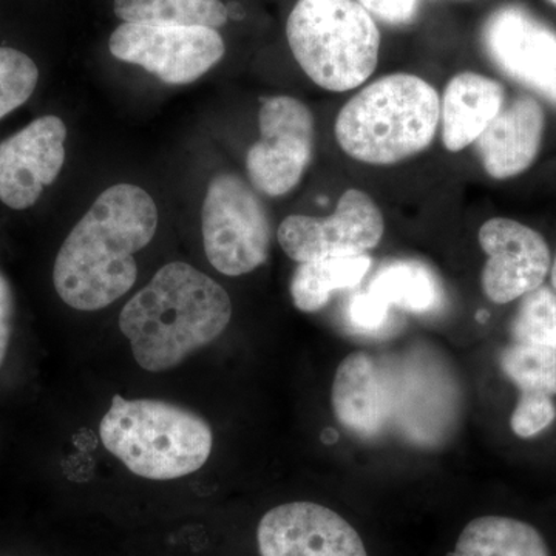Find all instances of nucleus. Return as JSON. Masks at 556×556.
<instances>
[{
	"mask_svg": "<svg viewBox=\"0 0 556 556\" xmlns=\"http://www.w3.org/2000/svg\"><path fill=\"white\" fill-rule=\"evenodd\" d=\"M156 228L159 208L144 189H105L58 252L53 283L62 302L98 311L127 294L138 277L135 254L148 247Z\"/></svg>",
	"mask_w": 556,
	"mask_h": 556,
	"instance_id": "nucleus-1",
	"label": "nucleus"
},
{
	"mask_svg": "<svg viewBox=\"0 0 556 556\" xmlns=\"http://www.w3.org/2000/svg\"><path fill=\"white\" fill-rule=\"evenodd\" d=\"M230 318L226 289L188 263L174 262L126 303L119 328L139 367L160 372L218 339Z\"/></svg>",
	"mask_w": 556,
	"mask_h": 556,
	"instance_id": "nucleus-2",
	"label": "nucleus"
},
{
	"mask_svg": "<svg viewBox=\"0 0 556 556\" xmlns=\"http://www.w3.org/2000/svg\"><path fill=\"white\" fill-rule=\"evenodd\" d=\"M441 98L419 76L394 73L358 91L340 110L336 138L351 159L390 166L430 148Z\"/></svg>",
	"mask_w": 556,
	"mask_h": 556,
	"instance_id": "nucleus-3",
	"label": "nucleus"
},
{
	"mask_svg": "<svg viewBox=\"0 0 556 556\" xmlns=\"http://www.w3.org/2000/svg\"><path fill=\"white\" fill-rule=\"evenodd\" d=\"M104 447L131 473L152 481H172L195 473L212 452V430L189 409L155 401L113 397L102 417Z\"/></svg>",
	"mask_w": 556,
	"mask_h": 556,
	"instance_id": "nucleus-4",
	"label": "nucleus"
},
{
	"mask_svg": "<svg viewBox=\"0 0 556 556\" xmlns=\"http://www.w3.org/2000/svg\"><path fill=\"white\" fill-rule=\"evenodd\" d=\"M287 38L300 67L325 90L356 89L378 67L379 28L357 0H299Z\"/></svg>",
	"mask_w": 556,
	"mask_h": 556,
	"instance_id": "nucleus-5",
	"label": "nucleus"
},
{
	"mask_svg": "<svg viewBox=\"0 0 556 556\" xmlns=\"http://www.w3.org/2000/svg\"><path fill=\"white\" fill-rule=\"evenodd\" d=\"M208 263L229 277L244 276L268 260L273 228L251 186L233 174L211 179L201 212Z\"/></svg>",
	"mask_w": 556,
	"mask_h": 556,
	"instance_id": "nucleus-6",
	"label": "nucleus"
},
{
	"mask_svg": "<svg viewBox=\"0 0 556 556\" xmlns=\"http://www.w3.org/2000/svg\"><path fill=\"white\" fill-rule=\"evenodd\" d=\"M109 49L116 60L139 65L174 86L200 79L226 51L214 28L126 22L110 36Z\"/></svg>",
	"mask_w": 556,
	"mask_h": 556,
	"instance_id": "nucleus-7",
	"label": "nucleus"
},
{
	"mask_svg": "<svg viewBox=\"0 0 556 556\" xmlns=\"http://www.w3.org/2000/svg\"><path fill=\"white\" fill-rule=\"evenodd\" d=\"M258 127L262 138L247 156L249 179L266 195H287L313 159V113L295 98H269L260 109Z\"/></svg>",
	"mask_w": 556,
	"mask_h": 556,
	"instance_id": "nucleus-8",
	"label": "nucleus"
},
{
	"mask_svg": "<svg viewBox=\"0 0 556 556\" xmlns=\"http://www.w3.org/2000/svg\"><path fill=\"white\" fill-rule=\"evenodd\" d=\"M386 223L378 204L362 190L340 197L329 217L289 215L277 230L278 243L298 263L325 257H353L378 247Z\"/></svg>",
	"mask_w": 556,
	"mask_h": 556,
	"instance_id": "nucleus-9",
	"label": "nucleus"
},
{
	"mask_svg": "<svg viewBox=\"0 0 556 556\" xmlns=\"http://www.w3.org/2000/svg\"><path fill=\"white\" fill-rule=\"evenodd\" d=\"M486 56L504 75L556 105V31L521 5H504L482 27Z\"/></svg>",
	"mask_w": 556,
	"mask_h": 556,
	"instance_id": "nucleus-10",
	"label": "nucleus"
},
{
	"mask_svg": "<svg viewBox=\"0 0 556 556\" xmlns=\"http://www.w3.org/2000/svg\"><path fill=\"white\" fill-rule=\"evenodd\" d=\"M478 237L489 255L481 281L490 302L506 305L543 287L552 255L541 233L515 219L497 217L485 222Z\"/></svg>",
	"mask_w": 556,
	"mask_h": 556,
	"instance_id": "nucleus-11",
	"label": "nucleus"
},
{
	"mask_svg": "<svg viewBox=\"0 0 556 556\" xmlns=\"http://www.w3.org/2000/svg\"><path fill=\"white\" fill-rule=\"evenodd\" d=\"M67 127L47 115L0 142V201L14 211L35 206L60 177L65 163Z\"/></svg>",
	"mask_w": 556,
	"mask_h": 556,
	"instance_id": "nucleus-12",
	"label": "nucleus"
},
{
	"mask_svg": "<svg viewBox=\"0 0 556 556\" xmlns=\"http://www.w3.org/2000/svg\"><path fill=\"white\" fill-rule=\"evenodd\" d=\"M262 556H368L356 529L331 508L288 503L260 519Z\"/></svg>",
	"mask_w": 556,
	"mask_h": 556,
	"instance_id": "nucleus-13",
	"label": "nucleus"
},
{
	"mask_svg": "<svg viewBox=\"0 0 556 556\" xmlns=\"http://www.w3.org/2000/svg\"><path fill=\"white\" fill-rule=\"evenodd\" d=\"M380 371L391 419L407 438L431 444L444 437L456 415V396L444 372L430 369L424 358L408 356L390 362L388 367L382 365Z\"/></svg>",
	"mask_w": 556,
	"mask_h": 556,
	"instance_id": "nucleus-14",
	"label": "nucleus"
},
{
	"mask_svg": "<svg viewBox=\"0 0 556 556\" xmlns=\"http://www.w3.org/2000/svg\"><path fill=\"white\" fill-rule=\"evenodd\" d=\"M544 127L546 115L535 98L518 97L504 104L475 142L486 174L507 179L529 169L540 152Z\"/></svg>",
	"mask_w": 556,
	"mask_h": 556,
	"instance_id": "nucleus-15",
	"label": "nucleus"
},
{
	"mask_svg": "<svg viewBox=\"0 0 556 556\" xmlns=\"http://www.w3.org/2000/svg\"><path fill=\"white\" fill-rule=\"evenodd\" d=\"M331 402L339 422L361 438L378 437L391 420L382 371L364 351L351 353L339 365Z\"/></svg>",
	"mask_w": 556,
	"mask_h": 556,
	"instance_id": "nucleus-16",
	"label": "nucleus"
},
{
	"mask_svg": "<svg viewBox=\"0 0 556 556\" xmlns=\"http://www.w3.org/2000/svg\"><path fill=\"white\" fill-rule=\"evenodd\" d=\"M506 104V91L495 79L464 72L450 79L441 98L439 126L450 152L475 144Z\"/></svg>",
	"mask_w": 556,
	"mask_h": 556,
	"instance_id": "nucleus-17",
	"label": "nucleus"
},
{
	"mask_svg": "<svg viewBox=\"0 0 556 556\" xmlns=\"http://www.w3.org/2000/svg\"><path fill=\"white\" fill-rule=\"evenodd\" d=\"M362 294L387 316H390L393 306L408 313L424 314L437 308L441 288L433 270L424 263L393 260L376 270Z\"/></svg>",
	"mask_w": 556,
	"mask_h": 556,
	"instance_id": "nucleus-18",
	"label": "nucleus"
},
{
	"mask_svg": "<svg viewBox=\"0 0 556 556\" xmlns=\"http://www.w3.org/2000/svg\"><path fill=\"white\" fill-rule=\"evenodd\" d=\"M447 556H551L535 527L519 519L482 517L468 522Z\"/></svg>",
	"mask_w": 556,
	"mask_h": 556,
	"instance_id": "nucleus-19",
	"label": "nucleus"
},
{
	"mask_svg": "<svg viewBox=\"0 0 556 556\" xmlns=\"http://www.w3.org/2000/svg\"><path fill=\"white\" fill-rule=\"evenodd\" d=\"M371 268L367 254L325 257L300 263L291 280V298L302 313L324 309L340 289L357 287Z\"/></svg>",
	"mask_w": 556,
	"mask_h": 556,
	"instance_id": "nucleus-20",
	"label": "nucleus"
},
{
	"mask_svg": "<svg viewBox=\"0 0 556 556\" xmlns=\"http://www.w3.org/2000/svg\"><path fill=\"white\" fill-rule=\"evenodd\" d=\"M116 16L126 24L222 28L228 7L222 0H115Z\"/></svg>",
	"mask_w": 556,
	"mask_h": 556,
	"instance_id": "nucleus-21",
	"label": "nucleus"
},
{
	"mask_svg": "<svg viewBox=\"0 0 556 556\" xmlns=\"http://www.w3.org/2000/svg\"><path fill=\"white\" fill-rule=\"evenodd\" d=\"M501 368L521 393L556 396V350L517 343L504 351Z\"/></svg>",
	"mask_w": 556,
	"mask_h": 556,
	"instance_id": "nucleus-22",
	"label": "nucleus"
},
{
	"mask_svg": "<svg viewBox=\"0 0 556 556\" xmlns=\"http://www.w3.org/2000/svg\"><path fill=\"white\" fill-rule=\"evenodd\" d=\"M511 336L517 343L556 350V292L540 287L521 298L511 321Z\"/></svg>",
	"mask_w": 556,
	"mask_h": 556,
	"instance_id": "nucleus-23",
	"label": "nucleus"
},
{
	"mask_svg": "<svg viewBox=\"0 0 556 556\" xmlns=\"http://www.w3.org/2000/svg\"><path fill=\"white\" fill-rule=\"evenodd\" d=\"M38 80V65L28 54L0 47V119L30 100Z\"/></svg>",
	"mask_w": 556,
	"mask_h": 556,
	"instance_id": "nucleus-24",
	"label": "nucleus"
},
{
	"mask_svg": "<svg viewBox=\"0 0 556 556\" xmlns=\"http://www.w3.org/2000/svg\"><path fill=\"white\" fill-rule=\"evenodd\" d=\"M556 419L554 401L546 394L521 393L510 417V427L518 438L529 439L543 433Z\"/></svg>",
	"mask_w": 556,
	"mask_h": 556,
	"instance_id": "nucleus-25",
	"label": "nucleus"
},
{
	"mask_svg": "<svg viewBox=\"0 0 556 556\" xmlns=\"http://www.w3.org/2000/svg\"><path fill=\"white\" fill-rule=\"evenodd\" d=\"M371 16L390 25H405L415 20L419 0H357Z\"/></svg>",
	"mask_w": 556,
	"mask_h": 556,
	"instance_id": "nucleus-26",
	"label": "nucleus"
},
{
	"mask_svg": "<svg viewBox=\"0 0 556 556\" xmlns=\"http://www.w3.org/2000/svg\"><path fill=\"white\" fill-rule=\"evenodd\" d=\"M14 299L10 281L0 273V367L9 351L11 329H13Z\"/></svg>",
	"mask_w": 556,
	"mask_h": 556,
	"instance_id": "nucleus-27",
	"label": "nucleus"
},
{
	"mask_svg": "<svg viewBox=\"0 0 556 556\" xmlns=\"http://www.w3.org/2000/svg\"><path fill=\"white\" fill-rule=\"evenodd\" d=\"M551 278H552V287H554L555 292H556V257L554 260V263H552Z\"/></svg>",
	"mask_w": 556,
	"mask_h": 556,
	"instance_id": "nucleus-28",
	"label": "nucleus"
},
{
	"mask_svg": "<svg viewBox=\"0 0 556 556\" xmlns=\"http://www.w3.org/2000/svg\"><path fill=\"white\" fill-rule=\"evenodd\" d=\"M548 2H551L552 5L556 7V0H548Z\"/></svg>",
	"mask_w": 556,
	"mask_h": 556,
	"instance_id": "nucleus-29",
	"label": "nucleus"
}]
</instances>
